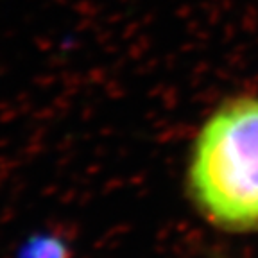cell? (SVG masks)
I'll return each instance as SVG.
<instances>
[{
	"mask_svg": "<svg viewBox=\"0 0 258 258\" xmlns=\"http://www.w3.org/2000/svg\"><path fill=\"white\" fill-rule=\"evenodd\" d=\"M188 185L206 219L226 230H258V99L226 102L203 125Z\"/></svg>",
	"mask_w": 258,
	"mask_h": 258,
	"instance_id": "cell-1",
	"label": "cell"
},
{
	"mask_svg": "<svg viewBox=\"0 0 258 258\" xmlns=\"http://www.w3.org/2000/svg\"><path fill=\"white\" fill-rule=\"evenodd\" d=\"M29 258H63L61 253V246H57L56 242H40L29 251Z\"/></svg>",
	"mask_w": 258,
	"mask_h": 258,
	"instance_id": "cell-2",
	"label": "cell"
}]
</instances>
